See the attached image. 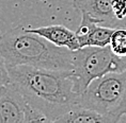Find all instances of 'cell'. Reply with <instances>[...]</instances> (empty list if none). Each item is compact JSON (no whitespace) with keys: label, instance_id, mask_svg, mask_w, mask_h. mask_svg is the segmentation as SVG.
<instances>
[{"label":"cell","instance_id":"6da1fadb","mask_svg":"<svg viewBox=\"0 0 126 123\" xmlns=\"http://www.w3.org/2000/svg\"><path fill=\"white\" fill-rule=\"evenodd\" d=\"M8 70L11 83L48 122H56L78 104L81 92L74 70H56L28 65L8 67Z\"/></svg>","mask_w":126,"mask_h":123},{"label":"cell","instance_id":"7a4b0ae2","mask_svg":"<svg viewBox=\"0 0 126 123\" xmlns=\"http://www.w3.org/2000/svg\"><path fill=\"white\" fill-rule=\"evenodd\" d=\"M0 54L8 67L28 65L56 70H74L73 51L53 45L24 27L9 30L0 37Z\"/></svg>","mask_w":126,"mask_h":123},{"label":"cell","instance_id":"3957f363","mask_svg":"<svg viewBox=\"0 0 126 123\" xmlns=\"http://www.w3.org/2000/svg\"><path fill=\"white\" fill-rule=\"evenodd\" d=\"M78 104L119 122L126 112V71L109 72L93 80L80 94Z\"/></svg>","mask_w":126,"mask_h":123},{"label":"cell","instance_id":"277c9868","mask_svg":"<svg viewBox=\"0 0 126 123\" xmlns=\"http://www.w3.org/2000/svg\"><path fill=\"white\" fill-rule=\"evenodd\" d=\"M73 63L81 93L95 78L109 72L126 71V57L115 55L109 46H90L73 51Z\"/></svg>","mask_w":126,"mask_h":123},{"label":"cell","instance_id":"5b68a950","mask_svg":"<svg viewBox=\"0 0 126 123\" xmlns=\"http://www.w3.org/2000/svg\"><path fill=\"white\" fill-rule=\"evenodd\" d=\"M48 122L36 112L13 83L0 86V123Z\"/></svg>","mask_w":126,"mask_h":123},{"label":"cell","instance_id":"8992f818","mask_svg":"<svg viewBox=\"0 0 126 123\" xmlns=\"http://www.w3.org/2000/svg\"><path fill=\"white\" fill-rule=\"evenodd\" d=\"M73 5L80 13H86L97 23L110 28L126 27V21L118 19L112 9V0H74Z\"/></svg>","mask_w":126,"mask_h":123},{"label":"cell","instance_id":"52a82bcc","mask_svg":"<svg viewBox=\"0 0 126 123\" xmlns=\"http://www.w3.org/2000/svg\"><path fill=\"white\" fill-rule=\"evenodd\" d=\"M81 22L76 31L80 48L109 46L114 28L100 26L86 13H81Z\"/></svg>","mask_w":126,"mask_h":123},{"label":"cell","instance_id":"ba28073f","mask_svg":"<svg viewBox=\"0 0 126 123\" xmlns=\"http://www.w3.org/2000/svg\"><path fill=\"white\" fill-rule=\"evenodd\" d=\"M29 32L36 33L39 35L45 37L47 40L52 43L53 45L59 47L70 49L71 51H76L80 49L79 40L77 38L76 32H73L68 28L61 24H53V26L40 27V28H29L27 29Z\"/></svg>","mask_w":126,"mask_h":123},{"label":"cell","instance_id":"9c48e42d","mask_svg":"<svg viewBox=\"0 0 126 123\" xmlns=\"http://www.w3.org/2000/svg\"><path fill=\"white\" fill-rule=\"evenodd\" d=\"M56 122L61 123H110L106 117L93 109L87 108L79 104L64 113Z\"/></svg>","mask_w":126,"mask_h":123},{"label":"cell","instance_id":"30bf717a","mask_svg":"<svg viewBox=\"0 0 126 123\" xmlns=\"http://www.w3.org/2000/svg\"><path fill=\"white\" fill-rule=\"evenodd\" d=\"M109 47L120 57H126V27L115 28L110 38Z\"/></svg>","mask_w":126,"mask_h":123},{"label":"cell","instance_id":"8fae6325","mask_svg":"<svg viewBox=\"0 0 126 123\" xmlns=\"http://www.w3.org/2000/svg\"><path fill=\"white\" fill-rule=\"evenodd\" d=\"M112 9L118 19L126 21V0H112Z\"/></svg>","mask_w":126,"mask_h":123},{"label":"cell","instance_id":"7c38bea8","mask_svg":"<svg viewBox=\"0 0 126 123\" xmlns=\"http://www.w3.org/2000/svg\"><path fill=\"white\" fill-rule=\"evenodd\" d=\"M9 83H11V78L9 74L8 66L5 64L4 58L0 54V86H3Z\"/></svg>","mask_w":126,"mask_h":123},{"label":"cell","instance_id":"4fadbf2b","mask_svg":"<svg viewBox=\"0 0 126 123\" xmlns=\"http://www.w3.org/2000/svg\"><path fill=\"white\" fill-rule=\"evenodd\" d=\"M119 122H123V123H126V112L124 113V115L121 116V118L119 119Z\"/></svg>","mask_w":126,"mask_h":123}]
</instances>
